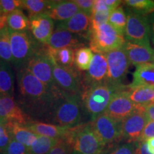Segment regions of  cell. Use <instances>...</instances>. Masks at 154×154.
I'll return each mask as SVG.
<instances>
[{"instance_id": "277c9868", "label": "cell", "mask_w": 154, "mask_h": 154, "mask_svg": "<svg viewBox=\"0 0 154 154\" xmlns=\"http://www.w3.org/2000/svg\"><path fill=\"white\" fill-rule=\"evenodd\" d=\"M125 42L124 34L109 23L96 29H90L88 43L90 49L95 54H105L113 50L121 49Z\"/></svg>"}, {"instance_id": "836d02e7", "label": "cell", "mask_w": 154, "mask_h": 154, "mask_svg": "<svg viewBox=\"0 0 154 154\" xmlns=\"http://www.w3.org/2000/svg\"><path fill=\"white\" fill-rule=\"evenodd\" d=\"M105 148L101 154H134V143H118Z\"/></svg>"}, {"instance_id": "f5cc1de1", "label": "cell", "mask_w": 154, "mask_h": 154, "mask_svg": "<svg viewBox=\"0 0 154 154\" xmlns=\"http://www.w3.org/2000/svg\"><path fill=\"white\" fill-rule=\"evenodd\" d=\"M0 154H1V153H0Z\"/></svg>"}, {"instance_id": "e0dca14e", "label": "cell", "mask_w": 154, "mask_h": 154, "mask_svg": "<svg viewBox=\"0 0 154 154\" xmlns=\"http://www.w3.org/2000/svg\"><path fill=\"white\" fill-rule=\"evenodd\" d=\"M29 22L30 33L34 39L38 43L47 45L54 32V21L47 14H42L31 17Z\"/></svg>"}, {"instance_id": "d6986e66", "label": "cell", "mask_w": 154, "mask_h": 154, "mask_svg": "<svg viewBox=\"0 0 154 154\" xmlns=\"http://www.w3.org/2000/svg\"><path fill=\"white\" fill-rule=\"evenodd\" d=\"M123 49L130 63L135 66H137L153 61L154 51L151 47H146L126 41Z\"/></svg>"}, {"instance_id": "5bb4252c", "label": "cell", "mask_w": 154, "mask_h": 154, "mask_svg": "<svg viewBox=\"0 0 154 154\" xmlns=\"http://www.w3.org/2000/svg\"><path fill=\"white\" fill-rule=\"evenodd\" d=\"M137 109L128 97L125 87L115 94L104 113L113 120L121 122Z\"/></svg>"}, {"instance_id": "f1b7e54d", "label": "cell", "mask_w": 154, "mask_h": 154, "mask_svg": "<svg viewBox=\"0 0 154 154\" xmlns=\"http://www.w3.org/2000/svg\"><path fill=\"white\" fill-rule=\"evenodd\" d=\"M94 54L89 47L84 46L75 49L74 66L79 72H87L91 64Z\"/></svg>"}, {"instance_id": "ffe728a7", "label": "cell", "mask_w": 154, "mask_h": 154, "mask_svg": "<svg viewBox=\"0 0 154 154\" xmlns=\"http://www.w3.org/2000/svg\"><path fill=\"white\" fill-rule=\"evenodd\" d=\"M24 126L29 130L37 136H47L53 138H61L66 136L70 128L57 126L52 124H47L42 121H30Z\"/></svg>"}, {"instance_id": "d590c367", "label": "cell", "mask_w": 154, "mask_h": 154, "mask_svg": "<svg viewBox=\"0 0 154 154\" xmlns=\"http://www.w3.org/2000/svg\"><path fill=\"white\" fill-rule=\"evenodd\" d=\"M1 154H30L29 148L16 140L11 139L8 146Z\"/></svg>"}, {"instance_id": "f6af8a7d", "label": "cell", "mask_w": 154, "mask_h": 154, "mask_svg": "<svg viewBox=\"0 0 154 154\" xmlns=\"http://www.w3.org/2000/svg\"><path fill=\"white\" fill-rule=\"evenodd\" d=\"M149 19V25H150V31H151V39L152 43L154 45V12L149 14L147 17Z\"/></svg>"}, {"instance_id": "7c38bea8", "label": "cell", "mask_w": 154, "mask_h": 154, "mask_svg": "<svg viewBox=\"0 0 154 154\" xmlns=\"http://www.w3.org/2000/svg\"><path fill=\"white\" fill-rule=\"evenodd\" d=\"M108 66V82L117 86H124V79L129 68L130 62L123 48L105 54Z\"/></svg>"}, {"instance_id": "8fae6325", "label": "cell", "mask_w": 154, "mask_h": 154, "mask_svg": "<svg viewBox=\"0 0 154 154\" xmlns=\"http://www.w3.org/2000/svg\"><path fill=\"white\" fill-rule=\"evenodd\" d=\"M92 128L104 148L121 142L120 122L103 112L91 122Z\"/></svg>"}, {"instance_id": "cb8c5ba5", "label": "cell", "mask_w": 154, "mask_h": 154, "mask_svg": "<svg viewBox=\"0 0 154 154\" xmlns=\"http://www.w3.org/2000/svg\"><path fill=\"white\" fill-rule=\"evenodd\" d=\"M0 96H14V76L9 64L0 60Z\"/></svg>"}, {"instance_id": "b9f144b4", "label": "cell", "mask_w": 154, "mask_h": 154, "mask_svg": "<svg viewBox=\"0 0 154 154\" xmlns=\"http://www.w3.org/2000/svg\"><path fill=\"white\" fill-rule=\"evenodd\" d=\"M134 154H151L147 149V145L146 141L138 140L134 143Z\"/></svg>"}, {"instance_id": "30bf717a", "label": "cell", "mask_w": 154, "mask_h": 154, "mask_svg": "<svg viewBox=\"0 0 154 154\" xmlns=\"http://www.w3.org/2000/svg\"><path fill=\"white\" fill-rule=\"evenodd\" d=\"M147 123L145 108L137 106L134 112L120 122L121 142L135 143L139 140Z\"/></svg>"}, {"instance_id": "681fc988", "label": "cell", "mask_w": 154, "mask_h": 154, "mask_svg": "<svg viewBox=\"0 0 154 154\" xmlns=\"http://www.w3.org/2000/svg\"><path fill=\"white\" fill-rule=\"evenodd\" d=\"M72 154H80V153H79L78 152H76V151H74V150H73Z\"/></svg>"}, {"instance_id": "d6a6232c", "label": "cell", "mask_w": 154, "mask_h": 154, "mask_svg": "<svg viewBox=\"0 0 154 154\" xmlns=\"http://www.w3.org/2000/svg\"><path fill=\"white\" fill-rule=\"evenodd\" d=\"M126 15L123 7L119 6L111 11L108 23L113 26L121 34H124L126 26Z\"/></svg>"}, {"instance_id": "ee69618b", "label": "cell", "mask_w": 154, "mask_h": 154, "mask_svg": "<svg viewBox=\"0 0 154 154\" xmlns=\"http://www.w3.org/2000/svg\"><path fill=\"white\" fill-rule=\"evenodd\" d=\"M145 112L149 121H154V103L147 106L145 108Z\"/></svg>"}, {"instance_id": "4316f807", "label": "cell", "mask_w": 154, "mask_h": 154, "mask_svg": "<svg viewBox=\"0 0 154 154\" xmlns=\"http://www.w3.org/2000/svg\"><path fill=\"white\" fill-rule=\"evenodd\" d=\"M50 5L51 1L47 0H21V9L27 11L29 18L47 14Z\"/></svg>"}, {"instance_id": "bcb514c9", "label": "cell", "mask_w": 154, "mask_h": 154, "mask_svg": "<svg viewBox=\"0 0 154 154\" xmlns=\"http://www.w3.org/2000/svg\"><path fill=\"white\" fill-rule=\"evenodd\" d=\"M104 2L111 10H113L114 9L119 7L123 2L119 1V0H104Z\"/></svg>"}, {"instance_id": "484cf974", "label": "cell", "mask_w": 154, "mask_h": 154, "mask_svg": "<svg viewBox=\"0 0 154 154\" xmlns=\"http://www.w3.org/2000/svg\"><path fill=\"white\" fill-rule=\"evenodd\" d=\"M7 27L12 32H27L29 30V19L22 9H17L7 17Z\"/></svg>"}, {"instance_id": "5b68a950", "label": "cell", "mask_w": 154, "mask_h": 154, "mask_svg": "<svg viewBox=\"0 0 154 154\" xmlns=\"http://www.w3.org/2000/svg\"><path fill=\"white\" fill-rule=\"evenodd\" d=\"M73 149L80 154H101L104 146L92 128L91 123L70 128L64 136Z\"/></svg>"}, {"instance_id": "8d00e7d4", "label": "cell", "mask_w": 154, "mask_h": 154, "mask_svg": "<svg viewBox=\"0 0 154 154\" xmlns=\"http://www.w3.org/2000/svg\"><path fill=\"white\" fill-rule=\"evenodd\" d=\"M111 11H93L91 15V29H96L106 24Z\"/></svg>"}, {"instance_id": "7a4b0ae2", "label": "cell", "mask_w": 154, "mask_h": 154, "mask_svg": "<svg viewBox=\"0 0 154 154\" xmlns=\"http://www.w3.org/2000/svg\"><path fill=\"white\" fill-rule=\"evenodd\" d=\"M82 111L80 95L61 91L56 96L47 121L57 126L73 128L82 124Z\"/></svg>"}, {"instance_id": "3957f363", "label": "cell", "mask_w": 154, "mask_h": 154, "mask_svg": "<svg viewBox=\"0 0 154 154\" xmlns=\"http://www.w3.org/2000/svg\"><path fill=\"white\" fill-rule=\"evenodd\" d=\"M124 86H117L110 83L98 84L86 88L81 95L83 111L93 121L105 111L116 93L124 89Z\"/></svg>"}, {"instance_id": "60d3db41", "label": "cell", "mask_w": 154, "mask_h": 154, "mask_svg": "<svg viewBox=\"0 0 154 154\" xmlns=\"http://www.w3.org/2000/svg\"><path fill=\"white\" fill-rule=\"evenodd\" d=\"M154 137V121H149L144 128L143 131L142 133L141 136L139 140H143L146 141V140L151 138Z\"/></svg>"}, {"instance_id": "7dc6e473", "label": "cell", "mask_w": 154, "mask_h": 154, "mask_svg": "<svg viewBox=\"0 0 154 154\" xmlns=\"http://www.w3.org/2000/svg\"><path fill=\"white\" fill-rule=\"evenodd\" d=\"M147 149L151 154H154V137L146 140Z\"/></svg>"}, {"instance_id": "8992f818", "label": "cell", "mask_w": 154, "mask_h": 154, "mask_svg": "<svg viewBox=\"0 0 154 154\" xmlns=\"http://www.w3.org/2000/svg\"><path fill=\"white\" fill-rule=\"evenodd\" d=\"M10 31V30H9ZM10 43L12 65L18 72L25 68L31 57L37 51L42 44L36 42L30 32L10 31Z\"/></svg>"}, {"instance_id": "603a6c76", "label": "cell", "mask_w": 154, "mask_h": 154, "mask_svg": "<svg viewBox=\"0 0 154 154\" xmlns=\"http://www.w3.org/2000/svg\"><path fill=\"white\" fill-rule=\"evenodd\" d=\"M125 90L128 97L136 106L146 108L147 106L154 103V87L151 86H137L127 88Z\"/></svg>"}, {"instance_id": "ba28073f", "label": "cell", "mask_w": 154, "mask_h": 154, "mask_svg": "<svg viewBox=\"0 0 154 154\" xmlns=\"http://www.w3.org/2000/svg\"><path fill=\"white\" fill-rule=\"evenodd\" d=\"M126 19L124 34L127 42L151 47V31L147 16L137 14L128 9Z\"/></svg>"}, {"instance_id": "74e56055", "label": "cell", "mask_w": 154, "mask_h": 154, "mask_svg": "<svg viewBox=\"0 0 154 154\" xmlns=\"http://www.w3.org/2000/svg\"><path fill=\"white\" fill-rule=\"evenodd\" d=\"M11 139L12 138L9 133L7 122L4 121H0V153H2V152L8 146Z\"/></svg>"}, {"instance_id": "4dcf8cb0", "label": "cell", "mask_w": 154, "mask_h": 154, "mask_svg": "<svg viewBox=\"0 0 154 154\" xmlns=\"http://www.w3.org/2000/svg\"><path fill=\"white\" fill-rule=\"evenodd\" d=\"M59 138L38 136L34 143L29 148L30 154H47L57 143Z\"/></svg>"}, {"instance_id": "1f68e13d", "label": "cell", "mask_w": 154, "mask_h": 154, "mask_svg": "<svg viewBox=\"0 0 154 154\" xmlns=\"http://www.w3.org/2000/svg\"><path fill=\"white\" fill-rule=\"evenodd\" d=\"M123 2L137 14L146 16L154 12V1L152 0H126Z\"/></svg>"}, {"instance_id": "ab89813d", "label": "cell", "mask_w": 154, "mask_h": 154, "mask_svg": "<svg viewBox=\"0 0 154 154\" xmlns=\"http://www.w3.org/2000/svg\"><path fill=\"white\" fill-rule=\"evenodd\" d=\"M74 2L81 11L91 17L94 6L93 0H75Z\"/></svg>"}, {"instance_id": "7bdbcfd3", "label": "cell", "mask_w": 154, "mask_h": 154, "mask_svg": "<svg viewBox=\"0 0 154 154\" xmlns=\"http://www.w3.org/2000/svg\"><path fill=\"white\" fill-rule=\"evenodd\" d=\"M112 10L106 5L104 0H94L92 12L93 11H111Z\"/></svg>"}, {"instance_id": "f907efd6", "label": "cell", "mask_w": 154, "mask_h": 154, "mask_svg": "<svg viewBox=\"0 0 154 154\" xmlns=\"http://www.w3.org/2000/svg\"><path fill=\"white\" fill-rule=\"evenodd\" d=\"M3 121V120H2V119H0V121Z\"/></svg>"}, {"instance_id": "9c48e42d", "label": "cell", "mask_w": 154, "mask_h": 154, "mask_svg": "<svg viewBox=\"0 0 154 154\" xmlns=\"http://www.w3.org/2000/svg\"><path fill=\"white\" fill-rule=\"evenodd\" d=\"M51 60L54 80L57 87L65 93L82 95L83 87L81 73L75 67L65 68L60 66L55 62L52 57Z\"/></svg>"}, {"instance_id": "6da1fadb", "label": "cell", "mask_w": 154, "mask_h": 154, "mask_svg": "<svg viewBox=\"0 0 154 154\" xmlns=\"http://www.w3.org/2000/svg\"><path fill=\"white\" fill-rule=\"evenodd\" d=\"M17 100L31 121H46L59 88L52 90L37 79L26 68L17 72Z\"/></svg>"}, {"instance_id": "4fadbf2b", "label": "cell", "mask_w": 154, "mask_h": 154, "mask_svg": "<svg viewBox=\"0 0 154 154\" xmlns=\"http://www.w3.org/2000/svg\"><path fill=\"white\" fill-rule=\"evenodd\" d=\"M107 72L108 66L105 54H95L88 71L82 75L83 91L91 86L108 82Z\"/></svg>"}, {"instance_id": "d4e9b609", "label": "cell", "mask_w": 154, "mask_h": 154, "mask_svg": "<svg viewBox=\"0 0 154 154\" xmlns=\"http://www.w3.org/2000/svg\"><path fill=\"white\" fill-rule=\"evenodd\" d=\"M11 138L29 148L36 140L38 136L23 125L17 123H7Z\"/></svg>"}, {"instance_id": "83f0119b", "label": "cell", "mask_w": 154, "mask_h": 154, "mask_svg": "<svg viewBox=\"0 0 154 154\" xmlns=\"http://www.w3.org/2000/svg\"><path fill=\"white\" fill-rule=\"evenodd\" d=\"M49 49V52L55 62L65 68H74L75 49L72 48L54 50Z\"/></svg>"}, {"instance_id": "52a82bcc", "label": "cell", "mask_w": 154, "mask_h": 154, "mask_svg": "<svg viewBox=\"0 0 154 154\" xmlns=\"http://www.w3.org/2000/svg\"><path fill=\"white\" fill-rule=\"evenodd\" d=\"M25 68L47 87L52 90L58 88L54 80L52 60L47 45H40Z\"/></svg>"}, {"instance_id": "44dd1931", "label": "cell", "mask_w": 154, "mask_h": 154, "mask_svg": "<svg viewBox=\"0 0 154 154\" xmlns=\"http://www.w3.org/2000/svg\"><path fill=\"white\" fill-rule=\"evenodd\" d=\"M81 10L74 1H51L47 15L52 20L63 22Z\"/></svg>"}, {"instance_id": "816d5d0a", "label": "cell", "mask_w": 154, "mask_h": 154, "mask_svg": "<svg viewBox=\"0 0 154 154\" xmlns=\"http://www.w3.org/2000/svg\"><path fill=\"white\" fill-rule=\"evenodd\" d=\"M153 61H154V54H153Z\"/></svg>"}, {"instance_id": "f35d334b", "label": "cell", "mask_w": 154, "mask_h": 154, "mask_svg": "<svg viewBox=\"0 0 154 154\" xmlns=\"http://www.w3.org/2000/svg\"><path fill=\"white\" fill-rule=\"evenodd\" d=\"M3 16L7 17L11 12L21 9V0H1Z\"/></svg>"}, {"instance_id": "2e32d148", "label": "cell", "mask_w": 154, "mask_h": 154, "mask_svg": "<svg viewBox=\"0 0 154 154\" xmlns=\"http://www.w3.org/2000/svg\"><path fill=\"white\" fill-rule=\"evenodd\" d=\"M0 119L7 123H17L21 125L31 121L14 97L3 96H0Z\"/></svg>"}, {"instance_id": "7402d4cb", "label": "cell", "mask_w": 154, "mask_h": 154, "mask_svg": "<svg viewBox=\"0 0 154 154\" xmlns=\"http://www.w3.org/2000/svg\"><path fill=\"white\" fill-rule=\"evenodd\" d=\"M127 88L137 86L154 87V63H147L136 66L133 73V81Z\"/></svg>"}, {"instance_id": "f546056e", "label": "cell", "mask_w": 154, "mask_h": 154, "mask_svg": "<svg viewBox=\"0 0 154 154\" xmlns=\"http://www.w3.org/2000/svg\"><path fill=\"white\" fill-rule=\"evenodd\" d=\"M0 60L7 63L11 66L12 65L10 31L7 26L0 29Z\"/></svg>"}, {"instance_id": "ac0fdd59", "label": "cell", "mask_w": 154, "mask_h": 154, "mask_svg": "<svg viewBox=\"0 0 154 154\" xmlns=\"http://www.w3.org/2000/svg\"><path fill=\"white\" fill-rule=\"evenodd\" d=\"M57 29L66 30L72 34L82 36L88 41L91 29V17L80 11L70 19L58 23Z\"/></svg>"}, {"instance_id": "9a60e30c", "label": "cell", "mask_w": 154, "mask_h": 154, "mask_svg": "<svg viewBox=\"0 0 154 154\" xmlns=\"http://www.w3.org/2000/svg\"><path fill=\"white\" fill-rule=\"evenodd\" d=\"M87 41L82 36L71 33L66 30L56 29L50 36L47 46L49 49L57 50L64 48H72L76 49L85 46Z\"/></svg>"}, {"instance_id": "e575fe53", "label": "cell", "mask_w": 154, "mask_h": 154, "mask_svg": "<svg viewBox=\"0 0 154 154\" xmlns=\"http://www.w3.org/2000/svg\"><path fill=\"white\" fill-rule=\"evenodd\" d=\"M72 144L65 138L58 139L57 143L47 154H72L73 151Z\"/></svg>"}, {"instance_id": "c3c4849f", "label": "cell", "mask_w": 154, "mask_h": 154, "mask_svg": "<svg viewBox=\"0 0 154 154\" xmlns=\"http://www.w3.org/2000/svg\"><path fill=\"white\" fill-rule=\"evenodd\" d=\"M5 16H3L2 14V5H1V1H0V19H1L2 17Z\"/></svg>"}]
</instances>
